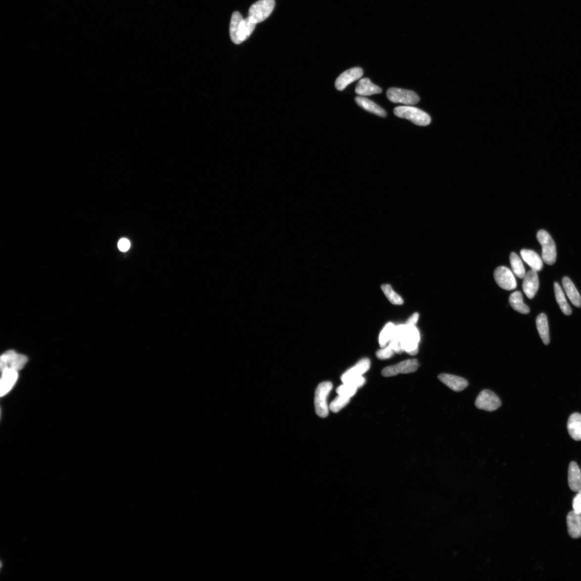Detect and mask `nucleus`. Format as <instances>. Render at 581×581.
<instances>
[{
  "label": "nucleus",
  "mask_w": 581,
  "mask_h": 581,
  "mask_svg": "<svg viewBox=\"0 0 581 581\" xmlns=\"http://www.w3.org/2000/svg\"><path fill=\"white\" fill-rule=\"evenodd\" d=\"M510 260L514 274L519 278H524L526 275V271L520 257L516 253L512 252L510 256Z\"/></svg>",
  "instance_id": "obj_26"
},
{
  "label": "nucleus",
  "mask_w": 581,
  "mask_h": 581,
  "mask_svg": "<svg viewBox=\"0 0 581 581\" xmlns=\"http://www.w3.org/2000/svg\"><path fill=\"white\" fill-rule=\"evenodd\" d=\"M406 326V330L401 339V344L404 351L411 356H415L418 352L420 333L416 326Z\"/></svg>",
  "instance_id": "obj_8"
},
{
  "label": "nucleus",
  "mask_w": 581,
  "mask_h": 581,
  "mask_svg": "<svg viewBox=\"0 0 581 581\" xmlns=\"http://www.w3.org/2000/svg\"><path fill=\"white\" fill-rule=\"evenodd\" d=\"M567 429L569 434L576 441L581 440V415L574 413L568 419Z\"/></svg>",
  "instance_id": "obj_19"
},
{
  "label": "nucleus",
  "mask_w": 581,
  "mask_h": 581,
  "mask_svg": "<svg viewBox=\"0 0 581 581\" xmlns=\"http://www.w3.org/2000/svg\"><path fill=\"white\" fill-rule=\"evenodd\" d=\"M381 289L383 292H384L387 296V298L392 304L397 305L403 304V299L401 298L400 295L394 291L393 289L389 284H383L381 286Z\"/></svg>",
  "instance_id": "obj_28"
},
{
  "label": "nucleus",
  "mask_w": 581,
  "mask_h": 581,
  "mask_svg": "<svg viewBox=\"0 0 581 581\" xmlns=\"http://www.w3.org/2000/svg\"><path fill=\"white\" fill-rule=\"evenodd\" d=\"M573 510L578 514H581V491L578 492L573 502Z\"/></svg>",
  "instance_id": "obj_33"
},
{
  "label": "nucleus",
  "mask_w": 581,
  "mask_h": 581,
  "mask_svg": "<svg viewBox=\"0 0 581 581\" xmlns=\"http://www.w3.org/2000/svg\"><path fill=\"white\" fill-rule=\"evenodd\" d=\"M256 25L248 16L243 18L239 12L235 11L231 18L230 28L232 41L234 44H241L249 38Z\"/></svg>",
  "instance_id": "obj_1"
},
{
  "label": "nucleus",
  "mask_w": 581,
  "mask_h": 581,
  "mask_svg": "<svg viewBox=\"0 0 581 581\" xmlns=\"http://www.w3.org/2000/svg\"><path fill=\"white\" fill-rule=\"evenodd\" d=\"M494 278L498 286L504 290H510L517 288L514 274L508 268L498 267L494 272Z\"/></svg>",
  "instance_id": "obj_10"
},
{
  "label": "nucleus",
  "mask_w": 581,
  "mask_h": 581,
  "mask_svg": "<svg viewBox=\"0 0 581 581\" xmlns=\"http://www.w3.org/2000/svg\"><path fill=\"white\" fill-rule=\"evenodd\" d=\"M350 400V398L338 394L330 405V410L334 413H338L349 403Z\"/></svg>",
  "instance_id": "obj_29"
},
{
  "label": "nucleus",
  "mask_w": 581,
  "mask_h": 581,
  "mask_svg": "<svg viewBox=\"0 0 581 581\" xmlns=\"http://www.w3.org/2000/svg\"><path fill=\"white\" fill-rule=\"evenodd\" d=\"M419 318V313H415L413 314L412 316L408 319L405 325L407 326H415L418 323Z\"/></svg>",
  "instance_id": "obj_35"
},
{
  "label": "nucleus",
  "mask_w": 581,
  "mask_h": 581,
  "mask_svg": "<svg viewBox=\"0 0 581 581\" xmlns=\"http://www.w3.org/2000/svg\"><path fill=\"white\" fill-rule=\"evenodd\" d=\"M370 367V361L368 358H365L361 360L356 365L349 369L341 376V381L343 383L348 382L351 380L362 376L366 373Z\"/></svg>",
  "instance_id": "obj_14"
},
{
  "label": "nucleus",
  "mask_w": 581,
  "mask_h": 581,
  "mask_svg": "<svg viewBox=\"0 0 581 581\" xmlns=\"http://www.w3.org/2000/svg\"><path fill=\"white\" fill-rule=\"evenodd\" d=\"M357 390V388L352 386L349 384H343L339 387L337 389V392L339 395H343V396L351 398L355 394Z\"/></svg>",
  "instance_id": "obj_31"
},
{
  "label": "nucleus",
  "mask_w": 581,
  "mask_h": 581,
  "mask_svg": "<svg viewBox=\"0 0 581 581\" xmlns=\"http://www.w3.org/2000/svg\"><path fill=\"white\" fill-rule=\"evenodd\" d=\"M568 533L572 538L581 536V514L574 510L569 512L567 517Z\"/></svg>",
  "instance_id": "obj_15"
},
{
  "label": "nucleus",
  "mask_w": 581,
  "mask_h": 581,
  "mask_svg": "<svg viewBox=\"0 0 581 581\" xmlns=\"http://www.w3.org/2000/svg\"><path fill=\"white\" fill-rule=\"evenodd\" d=\"M562 282L566 293L573 304L577 307H581V296L570 278L565 277Z\"/></svg>",
  "instance_id": "obj_20"
},
{
  "label": "nucleus",
  "mask_w": 581,
  "mask_h": 581,
  "mask_svg": "<svg viewBox=\"0 0 581 581\" xmlns=\"http://www.w3.org/2000/svg\"><path fill=\"white\" fill-rule=\"evenodd\" d=\"M539 287V277L537 271L531 269L524 278L523 289L524 293L529 299L534 297Z\"/></svg>",
  "instance_id": "obj_12"
},
{
  "label": "nucleus",
  "mask_w": 581,
  "mask_h": 581,
  "mask_svg": "<svg viewBox=\"0 0 581 581\" xmlns=\"http://www.w3.org/2000/svg\"><path fill=\"white\" fill-rule=\"evenodd\" d=\"M131 247V243L129 241L126 239L123 238L119 241L118 243V248L120 251L123 252L127 251Z\"/></svg>",
  "instance_id": "obj_34"
},
{
  "label": "nucleus",
  "mask_w": 581,
  "mask_h": 581,
  "mask_svg": "<svg viewBox=\"0 0 581 581\" xmlns=\"http://www.w3.org/2000/svg\"><path fill=\"white\" fill-rule=\"evenodd\" d=\"M27 361V356L16 354L13 359L10 361L8 366H10L9 368L18 371L22 369Z\"/></svg>",
  "instance_id": "obj_30"
},
{
  "label": "nucleus",
  "mask_w": 581,
  "mask_h": 581,
  "mask_svg": "<svg viewBox=\"0 0 581 581\" xmlns=\"http://www.w3.org/2000/svg\"><path fill=\"white\" fill-rule=\"evenodd\" d=\"M333 385L330 382L321 383L315 392L314 405L317 415L321 418L329 415L330 407L327 403V398L332 390Z\"/></svg>",
  "instance_id": "obj_3"
},
{
  "label": "nucleus",
  "mask_w": 581,
  "mask_h": 581,
  "mask_svg": "<svg viewBox=\"0 0 581 581\" xmlns=\"http://www.w3.org/2000/svg\"><path fill=\"white\" fill-rule=\"evenodd\" d=\"M18 378L17 371L8 368L2 371L1 381V395L7 394L13 387Z\"/></svg>",
  "instance_id": "obj_18"
},
{
  "label": "nucleus",
  "mask_w": 581,
  "mask_h": 581,
  "mask_svg": "<svg viewBox=\"0 0 581 581\" xmlns=\"http://www.w3.org/2000/svg\"><path fill=\"white\" fill-rule=\"evenodd\" d=\"M395 326L392 323H388L380 333L379 343L381 348L386 347L392 338Z\"/></svg>",
  "instance_id": "obj_27"
},
{
  "label": "nucleus",
  "mask_w": 581,
  "mask_h": 581,
  "mask_svg": "<svg viewBox=\"0 0 581 581\" xmlns=\"http://www.w3.org/2000/svg\"><path fill=\"white\" fill-rule=\"evenodd\" d=\"M536 325L543 342L545 345H548L550 342V338L548 320L545 314L541 313L537 316Z\"/></svg>",
  "instance_id": "obj_23"
},
{
  "label": "nucleus",
  "mask_w": 581,
  "mask_h": 581,
  "mask_svg": "<svg viewBox=\"0 0 581 581\" xmlns=\"http://www.w3.org/2000/svg\"><path fill=\"white\" fill-rule=\"evenodd\" d=\"M275 6V0H258L250 7L248 17L256 24L261 23L269 17Z\"/></svg>",
  "instance_id": "obj_4"
},
{
  "label": "nucleus",
  "mask_w": 581,
  "mask_h": 581,
  "mask_svg": "<svg viewBox=\"0 0 581 581\" xmlns=\"http://www.w3.org/2000/svg\"><path fill=\"white\" fill-rule=\"evenodd\" d=\"M363 75V71L360 67H354L343 72L337 78L335 83L336 88L339 91L344 90L350 84L361 78Z\"/></svg>",
  "instance_id": "obj_11"
},
{
  "label": "nucleus",
  "mask_w": 581,
  "mask_h": 581,
  "mask_svg": "<svg viewBox=\"0 0 581 581\" xmlns=\"http://www.w3.org/2000/svg\"><path fill=\"white\" fill-rule=\"evenodd\" d=\"M382 90L379 86H377L367 78L362 79L357 83L355 93L357 95L361 96H369L374 95L380 94Z\"/></svg>",
  "instance_id": "obj_16"
},
{
  "label": "nucleus",
  "mask_w": 581,
  "mask_h": 581,
  "mask_svg": "<svg viewBox=\"0 0 581 581\" xmlns=\"http://www.w3.org/2000/svg\"><path fill=\"white\" fill-rule=\"evenodd\" d=\"M501 405L497 395L489 390L482 391L475 401V405L479 409L489 412L497 410Z\"/></svg>",
  "instance_id": "obj_7"
},
{
  "label": "nucleus",
  "mask_w": 581,
  "mask_h": 581,
  "mask_svg": "<svg viewBox=\"0 0 581 581\" xmlns=\"http://www.w3.org/2000/svg\"><path fill=\"white\" fill-rule=\"evenodd\" d=\"M355 100L358 106L366 110L368 112L382 117L387 116V113L384 109L368 98L362 97H357L355 98Z\"/></svg>",
  "instance_id": "obj_21"
},
{
  "label": "nucleus",
  "mask_w": 581,
  "mask_h": 581,
  "mask_svg": "<svg viewBox=\"0 0 581 581\" xmlns=\"http://www.w3.org/2000/svg\"><path fill=\"white\" fill-rule=\"evenodd\" d=\"M509 303L514 310L519 313L526 314L530 312L529 307L524 303L523 295L521 292L512 293L509 297Z\"/></svg>",
  "instance_id": "obj_25"
},
{
  "label": "nucleus",
  "mask_w": 581,
  "mask_h": 581,
  "mask_svg": "<svg viewBox=\"0 0 581 581\" xmlns=\"http://www.w3.org/2000/svg\"><path fill=\"white\" fill-rule=\"evenodd\" d=\"M568 480L572 491L577 492L581 491V473L576 462H572L569 466Z\"/></svg>",
  "instance_id": "obj_17"
},
{
  "label": "nucleus",
  "mask_w": 581,
  "mask_h": 581,
  "mask_svg": "<svg viewBox=\"0 0 581 581\" xmlns=\"http://www.w3.org/2000/svg\"><path fill=\"white\" fill-rule=\"evenodd\" d=\"M393 113L400 118L409 120L419 126H427L431 122V117L428 113L416 107L399 106L394 109Z\"/></svg>",
  "instance_id": "obj_2"
},
{
  "label": "nucleus",
  "mask_w": 581,
  "mask_h": 581,
  "mask_svg": "<svg viewBox=\"0 0 581 581\" xmlns=\"http://www.w3.org/2000/svg\"><path fill=\"white\" fill-rule=\"evenodd\" d=\"M536 238L542 246L543 261L548 265H553L556 259V249L552 238L545 230L539 231L537 233Z\"/></svg>",
  "instance_id": "obj_5"
},
{
  "label": "nucleus",
  "mask_w": 581,
  "mask_h": 581,
  "mask_svg": "<svg viewBox=\"0 0 581 581\" xmlns=\"http://www.w3.org/2000/svg\"><path fill=\"white\" fill-rule=\"evenodd\" d=\"M438 379L451 390L455 392L463 391L469 385L466 379L453 375L441 374L438 376Z\"/></svg>",
  "instance_id": "obj_13"
},
{
  "label": "nucleus",
  "mask_w": 581,
  "mask_h": 581,
  "mask_svg": "<svg viewBox=\"0 0 581 581\" xmlns=\"http://www.w3.org/2000/svg\"><path fill=\"white\" fill-rule=\"evenodd\" d=\"M554 289L555 298L561 311L566 316H570L572 313V309L568 304L563 290L558 282L554 283Z\"/></svg>",
  "instance_id": "obj_24"
},
{
  "label": "nucleus",
  "mask_w": 581,
  "mask_h": 581,
  "mask_svg": "<svg viewBox=\"0 0 581 581\" xmlns=\"http://www.w3.org/2000/svg\"><path fill=\"white\" fill-rule=\"evenodd\" d=\"M524 261L536 271H540L543 268V262L539 255L531 250L523 249L521 251Z\"/></svg>",
  "instance_id": "obj_22"
},
{
  "label": "nucleus",
  "mask_w": 581,
  "mask_h": 581,
  "mask_svg": "<svg viewBox=\"0 0 581 581\" xmlns=\"http://www.w3.org/2000/svg\"><path fill=\"white\" fill-rule=\"evenodd\" d=\"M418 367L419 363L417 359L407 360L385 368L382 370V374L385 377H391L399 374L412 373L417 370Z\"/></svg>",
  "instance_id": "obj_9"
},
{
  "label": "nucleus",
  "mask_w": 581,
  "mask_h": 581,
  "mask_svg": "<svg viewBox=\"0 0 581 581\" xmlns=\"http://www.w3.org/2000/svg\"><path fill=\"white\" fill-rule=\"evenodd\" d=\"M388 99L393 103H401L407 106L416 104L420 101L419 96L414 91L398 88H390L387 92Z\"/></svg>",
  "instance_id": "obj_6"
},
{
  "label": "nucleus",
  "mask_w": 581,
  "mask_h": 581,
  "mask_svg": "<svg viewBox=\"0 0 581 581\" xmlns=\"http://www.w3.org/2000/svg\"><path fill=\"white\" fill-rule=\"evenodd\" d=\"M394 353V350L388 345L377 351L376 356L380 360H386L393 356Z\"/></svg>",
  "instance_id": "obj_32"
}]
</instances>
